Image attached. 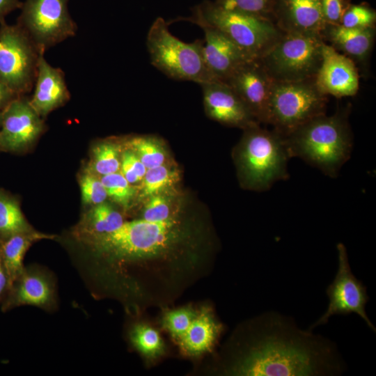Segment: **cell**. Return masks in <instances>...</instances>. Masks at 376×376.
<instances>
[{
  "mask_svg": "<svg viewBox=\"0 0 376 376\" xmlns=\"http://www.w3.org/2000/svg\"><path fill=\"white\" fill-rule=\"evenodd\" d=\"M221 363L229 375L330 376L346 368L334 342L276 312L239 326Z\"/></svg>",
  "mask_w": 376,
  "mask_h": 376,
  "instance_id": "obj_1",
  "label": "cell"
},
{
  "mask_svg": "<svg viewBox=\"0 0 376 376\" xmlns=\"http://www.w3.org/2000/svg\"><path fill=\"white\" fill-rule=\"evenodd\" d=\"M283 137L290 158L298 157L331 178L338 175L352 149L345 110L316 116Z\"/></svg>",
  "mask_w": 376,
  "mask_h": 376,
  "instance_id": "obj_2",
  "label": "cell"
},
{
  "mask_svg": "<svg viewBox=\"0 0 376 376\" xmlns=\"http://www.w3.org/2000/svg\"><path fill=\"white\" fill-rule=\"evenodd\" d=\"M237 152V162L243 184L252 189L265 191L289 177V155L285 139L274 130L256 124L244 129Z\"/></svg>",
  "mask_w": 376,
  "mask_h": 376,
  "instance_id": "obj_3",
  "label": "cell"
},
{
  "mask_svg": "<svg viewBox=\"0 0 376 376\" xmlns=\"http://www.w3.org/2000/svg\"><path fill=\"white\" fill-rule=\"evenodd\" d=\"M185 19L216 29L253 59L260 58L283 33L271 19L226 10L208 0L194 6Z\"/></svg>",
  "mask_w": 376,
  "mask_h": 376,
  "instance_id": "obj_4",
  "label": "cell"
},
{
  "mask_svg": "<svg viewBox=\"0 0 376 376\" xmlns=\"http://www.w3.org/2000/svg\"><path fill=\"white\" fill-rule=\"evenodd\" d=\"M203 40L185 42L173 36L161 17L155 19L147 35L146 45L152 65L168 77L198 84L217 81L210 72L203 54Z\"/></svg>",
  "mask_w": 376,
  "mask_h": 376,
  "instance_id": "obj_5",
  "label": "cell"
},
{
  "mask_svg": "<svg viewBox=\"0 0 376 376\" xmlns=\"http://www.w3.org/2000/svg\"><path fill=\"white\" fill-rule=\"evenodd\" d=\"M322 36L283 32L259 61L274 81L313 79L322 58Z\"/></svg>",
  "mask_w": 376,
  "mask_h": 376,
  "instance_id": "obj_6",
  "label": "cell"
},
{
  "mask_svg": "<svg viewBox=\"0 0 376 376\" xmlns=\"http://www.w3.org/2000/svg\"><path fill=\"white\" fill-rule=\"evenodd\" d=\"M327 96L316 88L314 79L298 81H274L266 124L281 135L325 113Z\"/></svg>",
  "mask_w": 376,
  "mask_h": 376,
  "instance_id": "obj_7",
  "label": "cell"
},
{
  "mask_svg": "<svg viewBox=\"0 0 376 376\" xmlns=\"http://www.w3.org/2000/svg\"><path fill=\"white\" fill-rule=\"evenodd\" d=\"M41 54L17 24L0 22V81L16 95L33 88Z\"/></svg>",
  "mask_w": 376,
  "mask_h": 376,
  "instance_id": "obj_8",
  "label": "cell"
},
{
  "mask_svg": "<svg viewBox=\"0 0 376 376\" xmlns=\"http://www.w3.org/2000/svg\"><path fill=\"white\" fill-rule=\"evenodd\" d=\"M69 0H25L17 24L41 53L76 35L77 26L68 11Z\"/></svg>",
  "mask_w": 376,
  "mask_h": 376,
  "instance_id": "obj_9",
  "label": "cell"
},
{
  "mask_svg": "<svg viewBox=\"0 0 376 376\" xmlns=\"http://www.w3.org/2000/svg\"><path fill=\"white\" fill-rule=\"evenodd\" d=\"M338 270L334 279L328 285L326 293L329 304L324 313L308 328L313 330L327 323L334 315H358L374 332L376 328L369 319L366 306L369 301L367 288L352 273L345 246L338 243Z\"/></svg>",
  "mask_w": 376,
  "mask_h": 376,
  "instance_id": "obj_10",
  "label": "cell"
},
{
  "mask_svg": "<svg viewBox=\"0 0 376 376\" xmlns=\"http://www.w3.org/2000/svg\"><path fill=\"white\" fill-rule=\"evenodd\" d=\"M45 129L42 117L24 95L14 98L1 111L0 151L20 152L29 148Z\"/></svg>",
  "mask_w": 376,
  "mask_h": 376,
  "instance_id": "obj_11",
  "label": "cell"
},
{
  "mask_svg": "<svg viewBox=\"0 0 376 376\" xmlns=\"http://www.w3.org/2000/svg\"><path fill=\"white\" fill-rule=\"evenodd\" d=\"M224 82L233 88L259 123H267L274 81L259 59L246 62Z\"/></svg>",
  "mask_w": 376,
  "mask_h": 376,
  "instance_id": "obj_12",
  "label": "cell"
},
{
  "mask_svg": "<svg viewBox=\"0 0 376 376\" xmlns=\"http://www.w3.org/2000/svg\"><path fill=\"white\" fill-rule=\"evenodd\" d=\"M314 83L318 90L326 96L337 98L354 96L359 88L356 63L324 42L322 61Z\"/></svg>",
  "mask_w": 376,
  "mask_h": 376,
  "instance_id": "obj_13",
  "label": "cell"
},
{
  "mask_svg": "<svg viewBox=\"0 0 376 376\" xmlns=\"http://www.w3.org/2000/svg\"><path fill=\"white\" fill-rule=\"evenodd\" d=\"M2 301L1 311L3 312L24 305L52 310L56 305L53 279L42 269L24 267Z\"/></svg>",
  "mask_w": 376,
  "mask_h": 376,
  "instance_id": "obj_14",
  "label": "cell"
},
{
  "mask_svg": "<svg viewBox=\"0 0 376 376\" xmlns=\"http://www.w3.org/2000/svg\"><path fill=\"white\" fill-rule=\"evenodd\" d=\"M207 115L222 124L244 130L260 124L233 88L226 82L212 81L200 84Z\"/></svg>",
  "mask_w": 376,
  "mask_h": 376,
  "instance_id": "obj_15",
  "label": "cell"
},
{
  "mask_svg": "<svg viewBox=\"0 0 376 376\" xmlns=\"http://www.w3.org/2000/svg\"><path fill=\"white\" fill-rule=\"evenodd\" d=\"M272 19L283 32L322 37L327 26L320 0H274Z\"/></svg>",
  "mask_w": 376,
  "mask_h": 376,
  "instance_id": "obj_16",
  "label": "cell"
},
{
  "mask_svg": "<svg viewBox=\"0 0 376 376\" xmlns=\"http://www.w3.org/2000/svg\"><path fill=\"white\" fill-rule=\"evenodd\" d=\"M198 26L204 33L206 65L216 80L225 81L242 65L253 60L219 31L205 24Z\"/></svg>",
  "mask_w": 376,
  "mask_h": 376,
  "instance_id": "obj_17",
  "label": "cell"
},
{
  "mask_svg": "<svg viewBox=\"0 0 376 376\" xmlns=\"http://www.w3.org/2000/svg\"><path fill=\"white\" fill-rule=\"evenodd\" d=\"M33 87L30 103L42 118L63 106L70 98L63 71L52 66L45 60L44 54L39 57Z\"/></svg>",
  "mask_w": 376,
  "mask_h": 376,
  "instance_id": "obj_18",
  "label": "cell"
},
{
  "mask_svg": "<svg viewBox=\"0 0 376 376\" xmlns=\"http://www.w3.org/2000/svg\"><path fill=\"white\" fill-rule=\"evenodd\" d=\"M223 330L210 307L203 306L196 308L185 331L175 342L184 354L200 356L212 351Z\"/></svg>",
  "mask_w": 376,
  "mask_h": 376,
  "instance_id": "obj_19",
  "label": "cell"
},
{
  "mask_svg": "<svg viewBox=\"0 0 376 376\" xmlns=\"http://www.w3.org/2000/svg\"><path fill=\"white\" fill-rule=\"evenodd\" d=\"M375 27L347 28L342 25H327L322 38L336 51L357 63L366 61L373 50Z\"/></svg>",
  "mask_w": 376,
  "mask_h": 376,
  "instance_id": "obj_20",
  "label": "cell"
},
{
  "mask_svg": "<svg viewBox=\"0 0 376 376\" xmlns=\"http://www.w3.org/2000/svg\"><path fill=\"white\" fill-rule=\"evenodd\" d=\"M54 235L35 229L14 234L0 243L2 263L10 281V287L24 269V258L30 246L43 239H54Z\"/></svg>",
  "mask_w": 376,
  "mask_h": 376,
  "instance_id": "obj_21",
  "label": "cell"
},
{
  "mask_svg": "<svg viewBox=\"0 0 376 376\" xmlns=\"http://www.w3.org/2000/svg\"><path fill=\"white\" fill-rule=\"evenodd\" d=\"M125 221L123 216L106 202L92 206L82 215L73 234L81 240L84 238L111 233Z\"/></svg>",
  "mask_w": 376,
  "mask_h": 376,
  "instance_id": "obj_22",
  "label": "cell"
},
{
  "mask_svg": "<svg viewBox=\"0 0 376 376\" xmlns=\"http://www.w3.org/2000/svg\"><path fill=\"white\" fill-rule=\"evenodd\" d=\"M33 229L24 217L19 201L0 188V243L14 234Z\"/></svg>",
  "mask_w": 376,
  "mask_h": 376,
  "instance_id": "obj_23",
  "label": "cell"
},
{
  "mask_svg": "<svg viewBox=\"0 0 376 376\" xmlns=\"http://www.w3.org/2000/svg\"><path fill=\"white\" fill-rule=\"evenodd\" d=\"M119 148L117 143L111 141L97 143L93 148L92 159L87 171L100 176L120 171Z\"/></svg>",
  "mask_w": 376,
  "mask_h": 376,
  "instance_id": "obj_24",
  "label": "cell"
},
{
  "mask_svg": "<svg viewBox=\"0 0 376 376\" xmlns=\"http://www.w3.org/2000/svg\"><path fill=\"white\" fill-rule=\"evenodd\" d=\"M130 340L135 348L144 357L155 358L164 352V343L157 329L152 326L139 323L130 331Z\"/></svg>",
  "mask_w": 376,
  "mask_h": 376,
  "instance_id": "obj_25",
  "label": "cell"
},
{
  "mask_svg": "<svg viewBox=\"0 0 376 376\" xmlns=\"http://www.w3.org/2000/svg\"><path fill=\"white\" fill-rule=\"evenodd\" d=\"M147 169L164 164L166 154L161 143L150 136H135L127 143Z\"/></svg>",
  "mask_w": 376,
  "mask_h": 376,
  "instance_id": "obj_26",
  "label": "cell"
},
{
  "mask_svg": "<svg viewBox=\"0 0 376 376\" xmlns=\"http://www.w3.org/2000/svg\"><path fill=\"white\" fill-rule=\"evenodd\" d=\"M176 173L164 164L147 169L141 180L140 196L142 198L162 194L175 182Z\"/></svg>",
  "mask_w": 376,
  "mask_h": 376,
  "instance_id": "obj_27",
  "label": "cell"
},
{
  "mask_svg": "<svg viewBox=\"0 0 376 376\" xmlns=\"http://www.w3.org/2000/svg\"><path fill=\"white\" fill-rule=\"evenodd\" d=\"M100 180L109 197L124 208L130 207L135 189L120 172L102 175Z\"/></svg>",
  "mask_w": 376,
  "mask_h": 376,
  "instance_id": "obj_28",
  "label": "cell"
},
{
  "mask_svg": "<svg viewBox=\"0 0 376 376\" xmlns=\"http://www.w3.org/2000/svg\"><path fill=\"white\" fill-rule=\"evenodd\" d=\"M274 1V0H215L214 2L219 6L226 10L272 19Z\"/></svg>",
  "mask_w": 376,
  "mask_h": 376,
  "instance_id": "obj_29",
  "label": "cell"
},
{
  "mask_svg": "<svg viewBox=\"0 0 376 376\" xmlns=\"http://www.w3.org/2000/svg\"><path fill=\"white\" fill-rule=\"evenodd\" d=\"M196 311L191 306L166 311L162 320L163 327L175 341L185 331Z\"/></svg>",
  "mask_w": 376,
  "mask_h": 376,
  "instance_id": "obj_30",
  "label": "cell"
},
{
  "mask_svg": "<svg viewBox=\"0 0 376 376\" xmlns=\"http://www.w3.org/2000/svg\"><path fill=\"white\" fill-rule=\"evenodd\" d=\"M376 12L364 5L350 4L345 10L340 25L347 28L375 27Z\"/></svg>",
  "mask_w": 376,
  "mask_h": 376,
  "instance_id": "obj_31",
  "label": "cell"
},
{
  "mask_svg": "<svg viewBox=\"0 0 376 376\" xmlns=\"http://www.w3.org/2000/svg\"><path fill=\"white\" fill-rule=\"evenodd\" d=\"M79 182L84 204L93 206L105 202L107 193L96 175L86 171L80 176Z\"/></svg>",
  "mask_w": 376,
  "mask_h": 376,
  "instance_id": "obj_32",
  "label": "cell"
},
{
  "mask_svg": "<svg viewBox=\"0 0 376 376\" xmlns=\"http://www.w3.org/2000/svg\"><path fill=\"white\" fill-rule=\"evenodd\" d=\"M174 217L169 199L159 194L148 198L141 218L149 221L160 222Z\"/></svg>",
  "mask_w": 376,
  "mask_h": 376,
  "instance_id": "obj_33",
  "label": "cell"
},
{
  "mask_svg": "<svg viewBox=\"0 0 376 376\" xmlns=\"http://www.w3.org/2000/svg\"><path fill=\"white\" fill-rule=\"evenodd\" d=\"M327 25L340 24L343 15L350 5L346 0H320Z\"/></svg>",
  "mask_w": 376,
  "mask_h": 376,
  "instance_id": "obj_34",
  "label": "cell"
},
{
  "mask_svg": "<svg viewBox=\"0 0 376 376\" xmlns=\"http://www.w3.org/2000/svg\"><path fill=\"white\" fill-rule=\"evenodd\" d=\"M129 161L132 168L134 173L141 182L143 180L147 169L144 164L141 162L137 155L131 150H125L122 153Z\"/></svg>",
  "mask_w": 376,
  "mask_h": 376,
  "instance_id": "obj_35",
  "label": "cell"
},
{
  "mask_svg": "<svg viewBox=\"0 0 376 376\" xmlns=\"http://www.w3.org/2000/svg\"><path fill=\"white\" fill-rule=\"evenodd\" d=\"M120 161L121 163L120 172L125 177V178L131 185H134L141 182L136 173H134L133 169L132 168L129 161L123 154L121 155Z\"/></svg>",
  "mask_w": 376,
  "mask_h": 376,
  "instance_id": "obj_36",
  "label": "cell"
},
{
  "mask_svg": "<svg viewBox=\"0 0 376 376\" xmlns=\"http://www.w3.org/2000/svg\"><path fill=\"white\" fill-rule=\"evenodd\" d=\"M20 0H0V22L5 20V17L12 11L21 8Z\"/></svg>",
  "mask_w": 376,
  "mask_h": 376,
  "instance_id": "obj_37",
  "label": "cell"
},
{
  "mask_svg": "<svg viewBox=\"0 0 376 376\" xmlns=\"http://www.w3.org/2000/svg\"><path fill=\"white\" fill-rule=\"evenodd\" d=\"M19 95L13 93L8 86L0 81V112L16 97Z\"/></svg>",
  "mask_w": 376,
  "mask_h": 376,
  "instance_id": "obj_38",
  "label": "cell"
},
{
  "mask_svg": "<svg viewBox=\"0 0 376 376\" xmlns=\"http://www.w3.org/2000/svg\"><path fill=\"white\" fill-rule=\"evenodd\" d=\"M10 288V281L2 263L0 253V301L3 300Z\"/></svg>",
  "mask_w": 376,
  "mask_h": 376,
  "instance_id": "obj_39",
  "label": "cell"
},
{
  "mask_svg": "<svg viewBox=\"0 0 376 376\" xmlns=\"http://www.w3.org/2000/svg\"><path fill=\"white\" fill-rule=\"evenodd\" d=\"M1 112H0V127H1Z\"/></svg>",
  "mask_w": 376,
  "mask_h": 376,
  "instance_id": "obj_40",
  "label": "cell"
}]
</instances>
